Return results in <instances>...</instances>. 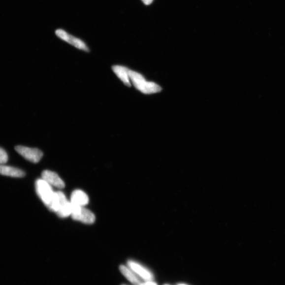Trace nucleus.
Wrapping results in <instances>:
<instances>
[{
  "label": "nucleus",
  "mask_w": 285,
  "mask_h": 285,
  "mask_svg": "<svg viewBox=\"0 0 285 285\" xmlns=\"http://www.w3.org/2000/svg\"><path fill=\"white\" fill-rule=\"evenodd\" d=\"M56 34L62 40L67 42L77 49L84 50L86 52H89L90 51L84 41L69 34L62 29H58L56 31Z\"/></svg>",
  "instance_id": "nucleus-6"
},
{
  "label": "nucleus",
  "mask_w": 285,
  "mask_h": 285,
  "mask_svg": "<svg viewBox=\"0 0 285 285\" xmlns=\"http://www.w3.org/2000/svg\"><path fill=\"white\" fill-rule=\"evenodd\" d=\"M55 212L61 218H66L71 216L72 205L64 194L61 191L55 192L53 199L48 208Z\"/></svg>",
  "instance_id": "nucleus-1"
},
{
  "label": "nucleus",
  "mask_w": 285,
  "mask_h": 285,
  "mask_svg": "<svg viewBox=\"0 0 285 285\" xmlns=\"http://www.w3.org/2000/svg\"><path fill=\"white\" fill-rule=\"evenodd\" d=\"M128 266L131 270H133L139 276L147 281H151L153 279L152 274L148 270L145 268L138 263L129 260L128 262Z\"/></svg>",
  "instance_id": "nucleus-9"
},
{
  "label": "nucleus",
  "mask_w": 285,
  "mask_h": 285,
  "mask_svg": "<svg viewBox=\"0 0 285 285\" xmlns=\"http://www.w3.org/2000/svg\"><path fill=\"white\" fill-rule=\"evenodd\" d=\"M120 272L131 283L135 285H140L141 281L140 278L136 275V273L130 268L121 265L120 267Z\"/></svg>",
  "instance_id": "nucleus-12"
},
{
  "label": "nucleus",
  "mask_w": 285,
  "mask_h": 285,
  "mask_svg": "<svg viewBox=\"0 0 285 285\" xmlns=\"http://www.w3.org/2000/svg\"><path fill=\"white\" fill-rule=\"evenodd\" d=\"M112 70L117 76L121 80L124 85L131 86L130 79L129 76V69L122 65H113Z\"/></svg>",
  "instance_id": "nucleus-10"
},
{
  "label": "nucleus",
  "mask_w": 285,
  "mask_h": 285,
  "mask_svg": "<svg viewBox=\"0 0 285 285\" xmlns=\"http://www.w3.org/2000/svg\"><path fill=\"white\" fill-rule=\"evenodd\" d=\"M129 76L136 89L145 94L157 93L161 91L159 86L153 82L146 81L144 77L137 72L129 70Z\"/></svg>",
  "instance_id": "nucleus-2"
},
{
  "label": "nucleus",
  "mask_w": 285,
  "mask_h": 285,
  "mask_svg": "<svg viewBox=\"0 0 285 285\" xmlns=\"http://www.w3.org/2000/svg\"><path fill=\"white\" fill-rule=\"evenodd\" d=\"M36 192L44 204L49 208L52 203L55 192L52 186L42 179L36 180L35 182Z\"/></svg>",
  "instance_id": "nucleus-3"
},
{
  "label": "nucleus",
  "mask_w": 285,
  "mask_h": 285,
  "mask_svg": "<svg viewBox=\"0 0 285 285\" xmlns=\"http://www.w3.org/2000/svg\"><path fill=\"white\" fill-rule=\"evenodd\" d=\"M72 205L71 216L75 221L86 224H92L95 221V216L92 211L84 207Z\"/></svg>",
  "instance_id": "nucleus-4"
},
{
  "label": "nucleus",
  "mask_w": 285,
  "mask_h": 285,
  "mask_svg": "<svg viewBox=\"0 0 285 285\" xmlns=\"http://www.w3.org/2000/svg\"><path fill=\"white\" fill-rule=\"evenodd\" d=\"M42 179L48 183L51 186H54L58 189H63L64 183L57 173L53 171L45 170L42 172Z\"/></svg>",
  "instance_id": "nucleus-7"
},
{
  "label": "nucleus",
  "mask_w": 285,
  "mask_h": 285,
  "mask_svg": "<svg viewBox=\"0 0 285 285\" xmlns=\"http://www.w3.org/2000/svg\"><path fill=\"white\" fill-rule=\"evenodd\" d=\"M16 151L26 159L33 163L40 161L43 154L41 151L36 148H31L24 146H17Z\"/></svg>",
  "instance_id": "nucleus-5"
},
{
  "label": "nucleus",
  "mask_w": 285,
  "mask_h": 285,
  "mask_svg": "<svg viewBox=\"0 0 285 285\" xmlns=\"http://www.w3.org/2000/svg\"><path fill=\"white\" fill-rule=\"evenodd\" d=\"M0 174L13 178H22L25 176L24 171L17 168L0 164Z\"/></svg>",
  "instance_id": "nucleus-11"
},
{
  "label": "nucleus",
  "mask_w": 285,
  "mask_h": 285,
  "mask_svg": "<svg viewBox=\"0 0 285 285\" xmlns=\"http://www.w3.org/2000/svg\"></svg>",
  "instance_id": "nucleus-17"
},
{
  "label": "nucleus",
  "mask_w": 285,
  "mask_h": 285,
  "mask_svg": "<svg viewBox=\"0 0 285 285\" xmlns=\"http://www.w3.org/2000/svg\"><path fill=\"white\" fill-rule=\"evenodd\" d=\"M142 1L145 4L149 5L152 3L153 0H142Z\"/></svg>",
  "instance_id": "nucleus-15"
},
{
  "label": "nucleus",
  "mask_w": 285,
  "mask_h": 285,
  "mask_svg": "<svg viewBox=\"0 0 285 285\" xmlns=\"http://www.w3.org/2000/svg\"><path fill=\"white\" fill-rule=\"evenodd\" d=\"M186 285L181 284V285Z\"/></svg>",
  "instance_id": "nucleus-16"
},
{
  "label": "nucleus",
  "mask_w": 285,
  "mask_h": 285,
  "mask_svg": "<svg viewBox=\"0 0 285 285\" xmlns=\"http://www.w3.org/2000/svg\"><path fill=\"white\" fill-rule=\"evenodd\" d=\"M140 285H157V284L151 281H147L146 283H141Z\"/></svg>",
  "instance_id": "nucleus-14"
},
{
  "label": "nucleus",
  "mask_w": 285,
  "mask_h": 285,
  "mask_svg": "<svg viewBox=\"0 0 285 285\" xmlns=\"http://www.w3.org/2000/svg\"><path fill=\"white\" fill-rule=\"evenodd\" d=\"M70 202L74 206L84 207L89 203V198L82 190H76L71 194Z\"/></svg>",
  "instance_id": "nucleus-8"
},
{
  "label": "nucleus",
  "mask_w": 285,
  "mask_h": 285,
  "mask_svg": "<svg viewBox=\"0 0 285 285\" xmlns=\"http://www.w3.org/2000/svg\"><path fill=\"white\" fill-rule=\"evenodd\" d=\"M8 160V156L4 150L0 148V164H5Z\"/></svg>",
  "instance_id": "nucleus-13"
}]
</instances>
